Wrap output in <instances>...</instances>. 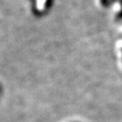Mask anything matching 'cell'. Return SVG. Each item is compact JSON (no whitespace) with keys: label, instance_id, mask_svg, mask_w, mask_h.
I'll return each instance as SVG.
<instances>
[{"label":"cell","instance_id":"obj_1","mask_svg":"<svg viewBox=\"0 0 122 122\" xmlns=\"http://www.w3.org/2000/svg\"><path fill=\"white\" fill-rule=\"evenodd\" d=\"M108 1H107V0H103V4H104V5H107V4H108Z\"/></svg>","mask_w":122,"mask_h":122},{"label":"cell","instance_id":"obj_2","mask_svg":"<svg viewBox=\"0 0 122 122\" xmlns=\"http://www.w3.org/2000/svg\"><path fill=\"white\" fill-rule=\"evenodd\" d=\"M119 17H120V18L122 17V10H121V12L120 13V15H119Z\"/></svg>","mask_w":122,"mask_h":122}]
</instances>
